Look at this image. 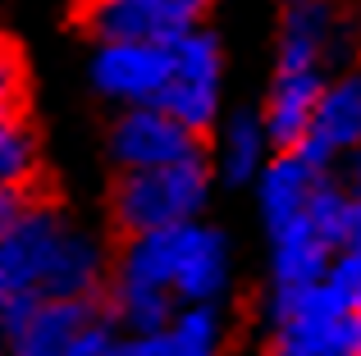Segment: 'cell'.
I'll list each match as a JSON object with an SVG mask.
<instances>
[{
  "label": "cell",
  "mask_w": 361,
  "mask_h": 356,
  "mask_svg": "<svg viewBox=\"0 0 361 356\" xmlns=\"http://www.w3.org/2000/svg\"><path fill=\"white\" fill-rule=\"evenodd\" d=\"M270 356H357L353 297L334 284L270 293Z\"/></svg>",
  "instance_id": "cell-1"
},
{
  "label": "cell",
  "mask_w": 361,
  "mask_h": 356,
  "mask_svg": "<svg viewBox=\"0 0 361 356\" xmlns=\"http://www.w3.org/2000/svg\"><path fill=\"white\" fill-rule=\"evenodd\" d=\"M206 192H211V178H206L202 155L183 165H165V170L123 174V183L115 192V220L123 224L128 238L183 229V224H197Z\"/></svg>",
  "instance_id": "cell-2"
},
{
  "label": "cell",
  "mask_w": 361,
  "mask_h": 356,
  "mask_svg": "<svg viewBox=\"0 0 361 356\" xmlns=\"http://www.w3.org/2000/svg\"><path fill=\"white\" fill-rule=\"evenodd\" d=\"M97 320L101 315L92 302H55V297H18L0 311L9 356H69Z\"/></svg>",
  "instance_id": "cell-3"
},
{
  "label": "cell",
  "mask_w": 361,
  "mask_h": 356,
  "mask_svg": "<svg viewBox=\"0 0 361 356\" xmlns=\"http://www.w3.org/2000/svg\"><path fill=\"white\" fill-rule=\"evenodd\" d=\"M69 224L55 210H42V205H27L18 215V224L5 233L0 242V284H5V306L18 302V297H46V284H51V265L55 251H60ZM0 306V311H5Z\"/></svg>",
  "instance_id": "cell-4"
},
{
  "label": "cell",
  "mask_w": 361,
  "mask_h": 356,
  "mask_svg": "<svg viewBox=\"0 0 361 356\" xmlns=\"http://www.w3.org/2000/svg\"><path fill=\"white\" fill-rule=\"evenodd\" d=\"M220 82H224V60L220 46L211 32H188L174 42V73H169V87L160 96L156 110L183 119L188 128L202 133L215 115H220Z\"/></svg>",
  "instance_id": "cell-5"
},
{
  "label": "cell",
  "mask_w": 361,
  "mask_h": 356,
  "mask_svg": "<svg viewBox=\"0 0 361 356\" xmlns=\"http://www.w3.org/2000/svg\"><path fill=\"white\" fill-rule=\"evenodd\" d=\"M202 0H92L87 27L101 46L110 42H142V46H169L178 37L197 32Z\"/></svg>",
  "instance_id": "cell-6"
},
{
  "label": "cell",
  "mask_w": 361,
  "mask_h": 356,
  "mask_svg": "<svg viewBox=\"0 0 361 356\" xmlns=\"http://www.w3.org/2000/svg\"><path fill=\"white\" fill-rule=\"evenodd\" d=\"M325 69L329 64L320 55L279 46V73L270 82V106H265V119H261L265 133H270V146H283V151L302 146L311 115L320 106V91H325Z\"/></svg>",
  "instance_id": "cell-7"
},
{
  "label": "cell",
  "mask_w": 361,
  "mask_h": 356,
  "mask_svg": "<svg viewBox=\"0 0 361 356\" xmlns=\"http://www.w3.org/2000/svg\"><path fill=\"white\" fill-rule=\"evenodd\" d=\"M174 73V42L169 46H142V42H110L97 46L92 55V82L110 101L137 110V106H160Z\"/></svg>",
  "instance_id": "cell-8"
},
{
  "label": "cell",
  "mask_w": 361,
  "mask_h": 356,
  "mask_svg": "<svg viewBox=\"0 0 361 356\" xmlns=\"http://www.w3.org/2000/svg\"><path fill=\"white\" fill-rule=\"evenodd\" d=\"M115 160L123 165V174L137 170H165V165H183L197 160V128H188L183 119L165 115L156 106H137L123 110V119L115 124Z\"/></svg>",
  "instance_id": "cell-9"
},
{
  "label": "cell",
  "mask_w": 361,
  "mask_h": 356,
  "mask_svg": "<svg viewBox=\"0 0 361 356\" xmlns=\"http://www.w3.org/2000/svg\"><path fill=\"white\" fill-rule=\"evenodd\" d=\"M174 288L178 306H215L229 288V242L206 224L174 229Z\"/></svg>",
  "instance_id": "cell-10"
},
{
  "label": "cell",
  "mask_w": 361,
  "mask_h": 356,
  "mask_svg": "<svg viewBox=\"0 0 361 356\" xmlns=\"http://www.w3.org/2000/svg\"><path fill=\"white\" fill-rule=\"evenodd\" d=\"M298 151L320 170L329 160H338V155L361 151V73H343V78L325 82L320 106L311 115V128Z\"/></svg>",
  "instance_id": "cell-11"
},
{
  "label": "cell",
  "mask_w": 361,
  "mask_h": 356,
  "mask_svg": "<svg viewBox=\"0 0 361 356\" xmlns=\"http://www.w3.org/2000/svg\"><path fill=\"white\" fill-rule=\"evenodd\" d=\"M261 187V215H265V233L283 229V224L302 220L311 205L320 201V192L329 187V178L320 165H311L302 151H283L279 160L265 165V174L256 178Z\"/></svg>",
  "instance_id": "cell-12"
},
{
  "label": "cell",
  "mask_w": 361,
  "mask_h": 356,
  "mask_svg": "<svg viewBox=\"0 0 361 356\" xmlns=\"http://www.w3.org/2000/svg\"><path fill=\"white\" fill-rule=\"evenodd\" d=\"M220 343H224V329L215 306H188L165 329L123 338L119 356H220Z\"/></svg>",
  "instance_id": "cell-13"
},
{
  "label": "cell",
  "mask_w": 361,
  "mask_h": 356,
  "mask_svg": "<svg viewBox=\"0 0 361 356\" xmlns=\"http://www.w3.org/2000/svg\"><path fill=\"white\" fill-rule=\"evenodd\" d=\"M265 151H270V133L261 119H233L220 137V174L229 183H252L265 174Z\"/></svg>",
  "instance_id": "cell-14"
},
{
  "label": "cell",
  "mask_w": 361,
  "mask_h": 356,
  "mask_svg": "<svg viewBox=\"0 0 361 356\" xmlns=\"http://www.w3.org/2000/svg\"><path fill=\"white\" fill-rule=\"evenodd\" d=\"M32 165H37L32 133L23 128L14 110H5L0 115V192H23V183L32 178Z\"/></svg>",
  "instance_id": "cell-15"
},
{
  "label": "cell",
  "mask_w": 361,
  "mask_h": 356,
  "mask_svg": "<svg viewBox=\"0 0 361 356\" xmlns=\"http://www.w3.org/2000/svg\"><path fill=\"white\" fill-rule=\"evenodd\" d=\"M14 96H18V64H14V55L0 46V115L14 110Z\"/></svg>",
  "instance_id": "cell-16"
},
{
  "label": "cell",
  "mask_w": 361,
  "mask_h": 356,
  "mask_svg": "<svg viewBox=\"0 0 361 356\" xmlns=\"http://www.w3.org/2000/svg\"><path fill=\"white\" fill-rule=\"evenodd\" d=\"M23 192H0V242H5V233L18 224V215H23Z\"/></svg>",
  "instance_id": "cell-17"
},
{
  "label": "cell",
  "mask_w": 361,
  "mask_h": 356,
  "mask_svg": "<svg viewBox=\"0 0 361 356\" xmlns=\"http://www.w3.org/2000/svg\"><path fill=\"white\" fill-rule=\"evenodd\" d=\"M353 338H357V356H361V297L353 302Z\"/></svg>",
  "instance_id": "cell-18"
},
{
  "label": "cell",
  "mask_w": 361,
  "mask_h": 356,
  "mask_svg": "<svg viewBox=\"0 0 361 356\" xmlns=\"http://www.w3.org/2000/svg\"><path fill=\"white\" fill-rule=\"evenodd\" d=\"M0 306H5V284H0Z\"/></svg>",
  "instance_id": "cell-19"
},
{
  "label": "cell",
  "mask_w": 361,
  "mask_h": 356,
  "mask_svg": "<svg viewBox=\"0 0 361 356\" xmlns=\"http://www.w3.org/2000/svg\"><path fill=\"white\" fill-rule=\"evenodd\" d=\"M288 5H307V0H288Z\"/></svg>",
  "instance_id": "cell-20"
}]
</instances>
